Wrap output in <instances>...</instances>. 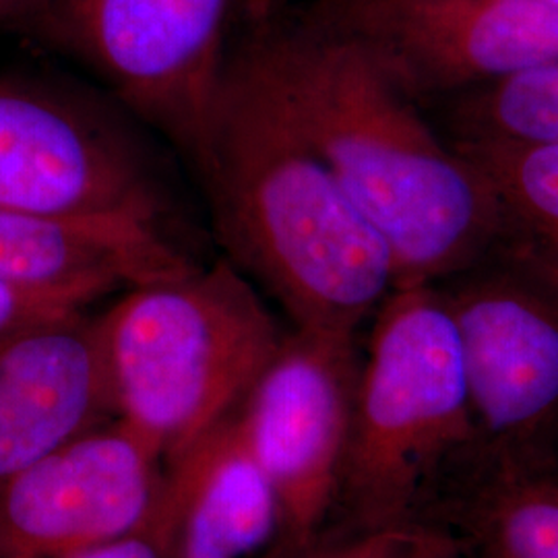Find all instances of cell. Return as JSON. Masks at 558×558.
<instances>
[{
	"mask_svg": "<svg viewBox=\"0 0 558 558\" xmlns=\"http://www.w3.org/2000/svg\"><path fill=\"white\" fill-rule=\"evenodd\" d=\"M304 137L396 260L398 286L440 283L499 244L478 166L445 143L356 41L296 20L246 41Z\"/></svg>",
	"mask_w": 558,
	"mask_h": 558,
	"instance_id": "6da1fadb",
	"label": "cell"
},
{
	"mask_svg": "<svg viewBox=\"0 0 558 558\" xmlns=\"http://www.w3.org/2000/svg\"><path fill=\"white\" fill-rule=\"evenodd\" d=\"M199 172L228 259L294 329L356 336L396 260L283 106L251 46L228 54Z\"/></svg>",
	"mask_w": 558,
	"mask_h": 558,
	"instance_id": "7a4b0ae2",
	"label": "cell"
},
{
	"mask_svg": "<svg viewBox=\"0 0 558 558\" xmlns=\"http://www.w3.org/2000/svg\"><path fill=\"white\" fill-rule=\"evenodd\" d=\"M124 290L100 315L117 420L168 468L239 410L286 331L228 257Z\"/></svg>",
	"mask_w": 558,
	"mask_h": 558,
	"instance_id": "3957f363",
	"label": "cell"
},
{
	"mask_svg": "<svg viewBox=\"0 0 558 558\" xmlns=\"http://www.w3.org/2000/svg\"><path fill=\"white\" fill-rule=\"evenodd\" d=\"M371 320L336 507L345 530H401L440 463L478 435L439 283L398 286Z\"/></svg>",
	"mask_w": 558,
	"mask_h": 558,
	"instance_id": "277c9868",
	"label": "cell"
},
{
	"mask_svg": "<svg viewBox=\"0 0 558 558\" xmlns=\"http://www.w3.org/2000/svg\"><path fill=\"white\" fill-rule=\"evenodd\" d=\"M234 4L239 0H50L46 29L195 166L220 96Z\"/></svg>",
	"mask_w": 558,
	"mask_h": 558,
	"instance_id": "5b68a950",
	"label": "cell"
},
{
	"mask_svg": "<svg viewBox=\"0 0 558 558\" xmlns=\"http://www.w3.org/2000/svg\"><path fill=\"white\" fill-rule=\"evenodd\" d=\"M456 323L476 435L499 468L558 437V290L493 251L439 283Z\"/></svg>",
	"mask_w": 558,
	"mask_h": 558,
	"instance_id": "8992f818",
	"label": "cell"
},
{
	"mask_svg": "<svg viewBox=\"0 0 558 558\" xmlns=\"http://www.w3.org/2000/svg\"><path fill=\"white\" fill-rule=\"evenodd\" d=\"M296 20L356 41L418 106L558 60L539 0H313Z\"/></svg>",
	"mask_w": 558,
	"mask_h": 558,
	"instance_id": "52a82bcc",
	"label": "cell"
},
{
	"mask_svg": "<svg viewBox=\"0 0 558 558\" xmlns=\"http://www.w3.org/2000/svg\"><path fill=\"white\" fill-rule=\"evenodd\" d=\"M0 209L161 226L168 205L140 143L104 110L40 83L0 80Z\"/></svg>",
	"mask_w": 558,
	"mask_h": 558,
	"instance_id": "ba28073f",
	"label": "cell"
},
{
	"mask_svg": "<svg viewBox=\"0 0 558 558\" xmlns=\"http://www.w3.org/2000/svg\"><path fill=\"white\" fill-rule=\"evenodd\" d=\"M360 362L356 336L292 327L240 403V426L278 499L276 544L315 538L338 505Z\"/></svg>",
	"mask_w": 558,
	"mask_h": 558,
	"instance_id": "9c48e42d",
	"label": "cell"
},
{
	"mask_svg": "<svg viewBox=\"0 0 558 558\" xmlns=\"http://www.w3.org/2000/svg\"><path fill=\"white\" fill-rule=\"evenodd\" d=\"M166 497L163 459L112 420L0 484V538L9 558H73L147 527Z\"/></svg>",
	"mask_w": 558,
	"mask_h": 558,
	"instance_id": "30bf717a",
	"label": "cell"
},
{
	"mask_svg": "<svg viewBox=\"0 0 558 558\" xmlns=\"http://www.w3.org/2000/svg\"><path fill=\"white\" fill-rule=\"evenodd\" d=\"M112 420L100 315L80 308L0 336V484Z\"/></svg>",
	"mask_w": 558,
	"mask_h": 558,
	"instance_id": "8fae6325",
	"label": "cell"
},
{
	"mask_svg": "<svg viewBox=\"0 0 558 558\" xmlns=\"http://www.w3.org/2000/svg\"><path fill=\"white\" fill-rule=\"evenodd\" d=\"M189 265L163 228L133 218H46L0 209V281L94 299Z\"/></svg>",
	"mask_w": 558,
	"mask_h": 558,
	"instance_id": "7c38bea8",
	"label": "cell"
},
{
	"mask_svg": "<svg viewBox=\"0 0 558 558\" xmlns=\"http://www.w3.org/2000/svg\"><path fill=\"white\" fill-rule=\"evenodd\" d=\"M168 500L172 558H251L278 542V499L239 410L168 465Z\"/></svg>",
	"mask_w": 558,
	"mask_h": 558,
	"instance_id": "4fadbf2b",
	"label": "cell"
},
{
	"mask_svg": "<svg viewBox=\"0 0 558 558\" xmlns=\"http://www.w3.org/2000/svg\"><path fill=\"white\" fill-rule=\"evenodd\" d=\"M453 145L478 166L497 201L495 251L558 290V145Z\"/></svg>",
	"mask_w": 558,
	"mask_h": 558,
	"instance_id": "5bb4252c",
	"label": "cell"
},
{
	"mask_svg": "<svg viewBox=\"0 0 558 558\" xmlns=\"http://www.w3.org/2000/svg\"><path fill=\"white\" fill-rule=\"evenodd\" d=\"M476 558H558V478L499 468L470 511Z\"/></svg>",
	"mask_w": 558,
	"mask_h": 558,
	"instance_id": "9a60e30c",
	"label": "cell"
},
{
	"mask_svg": "<svg viewBox=\"0 0 558 558\" xmlns=\"http://www.w3.org/2000/svg\"><path fill=\"white\" fill-rule=\"evenodd\" d=\"M445 104L453 143L558 145V60Z\"/></svg>",
	"mask_w": 558,
	"mask_h": 558,
	"instance_id": "2e32d148",
	"label": "cell"
},
{
	"mask_svg": "<svg viewBox=\"0 0 558 558\" xmlns=\"http://www.w3.org/2000/svg\"><path fill=\"white\" fill-rule=\"evenodd\" d=\"M412 527L320 532L300 544H274L260 558H398Z\"/></svg>",
	"mask_w": 558,
	"mask_h": 558,
	"instance_id": "e0dca14e",
	"label": "cell"
},
{
	"mask_svg": "<svg viewBox=\"0 0 558 558\" xmlns=\"http://www.w3.org/2000/svg\"><path fill=\"white\" fill-rule=\"evenodd\" d=\"M96 300L98 299L83 292L44 290L0 281V336L34 320L87 308Z\"/></svg>",
	"mask_w": 558,
	"mask_h": 558,
	"instance_id": "ac0fdd59",
	"label": "cell"
},
{
	"mask_svg": "<svg viewBox=\"0 0 558 558\" xmlns=\"http://www.w3.org/2000/svg\"><path fill=\"white\" fill-rule=\"evenodd\" d=\"M174 548V519L170 500L166 497V507L160 518L147 527L126 534L122 538L112 539L89 548L73 558H172Z\"/></svg>",
	"mask_w": 558,
	"mask_h": 558,
	"instance_id": "d6986e66",
	"label": "cell"
},
{
	"mask_svg": "<svg viewBox=\"0 0 558 558\" xmlns=\"http://www.w3.org/2000/svg\"><path fill=\"white\" fill-rule=\"evenodd\" d=\"M398 558H463V555L449 536L435 530L412 527V534L405 539Z\"/></svg>",
	"mask_w": 558,
	"mask_h": 558,
	"instance_id": "ffe728a7",
	"label": "cell"
},
{
	"mask_svg": "<svg viewBox=\"0 0 558 558\" xmlns=\"http://www.w3.org/2000/svg\"><path fill=\"white\" fill-rule=\"evenodd\" d=\"M239 4L242 13L246 15V20L255 25H263V23L271 21L278 0H239Z\"/></svg>",
	"mask_w": 558,
	"mask_h": 558,
	"instance_id": "44dd1931",
	"label": "cell"
},
{
	"mask_svg": "<svg viewBox=\"0 0 558 558\" xmlns=\"http://www.w3.org/2000/svg\"><path fill=\"white\" fill-rule=\"evenodd\" d=\"M27 0H0V20L11 15L13 11H17Z\"/></svg>",
	"mask_w": 558,
	"mask_h": 558,
	"instance_id": "7402d4cb",
	"label": "cell"
},
{
	"mask_svg": "<svg viewBox=\"0 0 558 558\" xmlns=\"http://www.w3.org/2000/svg\"><path fill=\"white\" fill-rule=\"evenodd\" d=\"M539 2H544V4H548L550 9L558 11V0H539Z\"/></svg>",
	"mask_w": 558,
	"mask_h": 558,
	"instance_id": "603a6c76",
	"label": "cell"
},
{
	"mask_svg": "<svg viewBox=\"0 0 558 558\" xmlns=\"http://www.w3.org/2000/svg\"><path fill=\"white\" fill-rule=\"evenodd\" d=\"M0 558H9V553H7L4 544H2V538H0Z\"/></svg>",
	"mask_w": 558,
	"mask_h": 558,
	"instance_id": "cb8c5ba5",
	"label": "cell"
}]
</instances>
